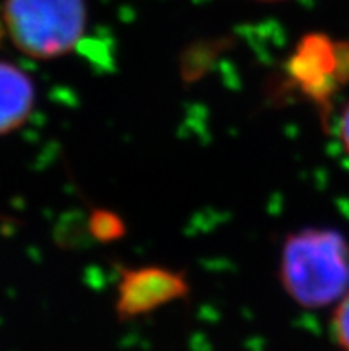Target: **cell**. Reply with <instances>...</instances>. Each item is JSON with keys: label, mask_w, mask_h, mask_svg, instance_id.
Returning <instances> with one entry per match:
<instances>
[{"label": "cell", "mask_w": 349, "mask_h": 351, "mask_svg": "<svg viewBox=\"0 0 349 351\" xmlns=\"http://www.w3.org/2000/svg\"><path fill=\"white\" fill-rule=\"evenodd\" d=\"M333 339L342 351H349V291L339 302L332 319Z\"/></svg>", "instance_id": "7"}, {"label": "cell", "mask_w": 349, "mask_h": 351, "mask_svg": "<svg viewBox=\"0 0 349 351\" xmlns=\"http://www.w3.org/2000/svg\"><path fill=\"white\" fill-rule=\"evenodd\" d=\"M256 2H282V0H256Z\"/></svg>", "instance_id": "9"}, {"label": "cell", "mask_w": 349, "mask_h": 351, "mask_svg": "<svg viewBox=\"0 0 349 351\" xmlns=\"http://www.w3.org/2000/svg\"><path fill=\"white\" fill-rule=\"evenodd\" d=\"M89 228L93 236L100 241H112L123 236V221L109 210H95L89 219Z\"/></svg>", "instance_id": "6"}, {"label": "cell", "mask_w": 349, "mask_h": 351, "mask_svg": "<svg viewBox=\"0 0 349 351\" xmlns=\"http://www.w3.org/2000/svg\"><path fill=\"white\" fill-rule=\"evenodd\" d=\"M187 291L189 285L182 273L166 267L127 269L118 285L116 312L119 319H134L184 298Z\"/></svg>", "instance_id": "4"}, {"label": "cell", "mask_w": 349, "mask_h": 351, "mask_svg": "<svg viewBox=\"0 0 349 351\" xmlns=\"http://www.w3.org/2000/svg\"><path fill=\"white\" fill-rule=\"evenodd\" d=\"M280 282L303 308L341 302L349 291V241L333 228H301L285 237Z\"/></svg>", "instance_id": "1"}, {"label": "cell", "mask_w": 349, "mask_h": 351, "mask_svg": "<svg viewBox=\"0 0 349 351\" xmlns=\"http://www.w3.org/2000/svg\"><path fill=\"white\" fill-rule=\"evenodd\" d=\"M0 36H2V25H0Z\"/></svg>", "instance_id": "10"}, {"label": "cell", "mask_w": 349, "mask_h": 351, "mask_svg": "<svg viewBox=\"0 0 349 351\" xmlns=\"http://www.w3.org/2000/svg\"><path fill=\"white\" fill-rule=\"evenodd\" d=\"M287 71L305 97L326 104L349 82V41L306 34L289 59Z\"/></svg>", "instance_id": "3"}, {"label": "cell", "mask_w": 349, "mask_h": 351, "mask_svg": "<svg viewBox=\"0 0 349 351\" xmlns=\"http://www.w3.org/2000/svg\"><path fill=\"white\" fill-rule=\"evenodd\" d=\"M339 138H341L342 147H344L346 154L349 156V104L344 107V111L339 120Z\"/></svg>", "instance_id": "8"}, {"label": "cell", "mask_w": 349, "mask_h": 351, "mask_svg": "<svg viewBox=\"0 0 349 351\" xmlns=\"http://www.w3.org/2000/svg\"><path fill=\"white\" fill-rule=\"evenodd\" d=\"M88 22L84 0H5L4 23L29 58L56 59L75 49Z\"/></svg>", "instance_id": "2"}, {"label": "cell", "mask_w": 349, "mask_h": 351, "mask_svg": "<svg viewBox=\"0 0 349 351\" xmlns=\"http://www.w3.org/2000/svg\"><path fill=\"white\" fill-rule=\"evenodd\" d=\"M36 100L34 82L25 71L0 61V136L22 127Z\"/></svg>", "instance_id": "5"}]
</instances>
